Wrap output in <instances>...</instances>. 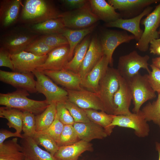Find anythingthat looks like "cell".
<instances>
[{
  "mask_svg": "<svg viewBox=\"0 0 160 160\" xmlns=\"http://www.w3.org/2000/svg\"><path fill=\"white\" fill-rule=\"evenodd\" d=\"M22 7L20 20L29 25L59 18L61 13L48 0H26Z\"/></svg>",
  "mask_w": 160,
  "mask_h": 160,
  "instance_id": "obj_1",
  "label": "cell"
},
{
  "mask_svg": "<svg viewBox=\"0 0 160 160\" xmlns=\"http://www.w3.org/2000/svg\"><path fill=\"white\" fill-rule=\"evenodd\" d=\"M29 95L28 91L21 89L5 94L0 93V105L23 112H30L35 116L42 113L49 105L46 100L40 101L31 99L28 97Z\"/></svg>",
  "mask_w": 160,
  "mask_h": 160,
  "instance_id": "obj_2",
  "label": "cell"
},
{
  "mask_svg": "<svg viewBox=\"0 0 160 160\" xmlns=\"http://www.w3.org/2000/svg\"><path fill=\"white\" fill-rule=\"evenodd\" d=\"M119 74L117 69L108 67L101 79L96 93L106 113L113 115L115 106L113 97L119 87Z\"/></svg>",
  "mask_w": 160,
  "mask_h": 160,
  "instance_id": "obj_3",
  "label": "cell"
},
{
  "mask_svg": "<svg viewBox=\"0 0 160 160\" xmlns=\"http://www.w3.org/2000/svg\"><path fill=\"white\" fill-rule=\"evenodd\" d=\"M127 81L132 93L134 105L132 111L137 113L145 103L156 97V92L151 87L147 74L142 75L139 72Z\"/></svg>",
  "mask_w": 160,
  "mask_h": 160,
  "instance_id": "obj_4",
  "label": "cell"
},
{
  "mask_svg": "<svg viewBox=\"0 0 160 160\" xmlns=\"http://www.w3.org/2000/svg\"><path fill=\"white\" fill-rule=\"evenodd\" d=\"M36 80L37 92L43 94L49 105L52 103L65 102L68 100V93L55 84L41 71L36 70L33 72Z\"/></svg>",
  "mask_w": 160,
  "mask_h": 160,
  "instance_id": "obj_5",
  "label": "cell"
},
{
  "mask_svg": "<svg viewBox=\"0 0 160 160\" xmlns=\"http://www.w3.org/2000/svg\"><path fill=\"white\" fill-rule=\"evenodd\" d=\"M150 57L142 56L136 51L120 56L119 59L117 70L119 75L127 81L139 73L141 68L145 69L149 73L148 62Z\"/></svg>",
  "mask_w": 160,
  "mask_h": 160,
  "instance_id": "obj_6",
  "label": "cell"
},
{
  "mask_svg": "<svg viewBox=\"0 0 160 160\" xmlns=\"http://www.w3.org/2000/svg\"><path fill=\"white\" fill-rule=\"evenodd\" d=\"M59 17L66 28L77 29L89 27L99 20L92 11L89 0L82 7L61 13Z\"/></svg>",
  "mask_w": 160,
  "mask_h": 160,
  "instance_id": "obj_7",
  "label": "cell"
},
{
  "mask_svg": "<svg viewBox=\"0 0 160 160\" xmlns=\"http://www.w3.org/2000/svg\"><path fill=\"white\" fill-rule=\"evenodd\" d=\"M141 24L144 25V29L136 45L138 50L145 52L148 50L151 41L159 38L160 36L157 30L160 24V3L152 12L143 20Z\"/></svg>",
  "mask_w": 160,
  "mask_h": 160,
  "instance_id": "obj_8",
  "label": "cell"
},
{
  "mask_svg": "<svg viewBox=\"0 0 160 160\" xmlns=\"http://www.w3.org/2000/svg\"><path fill=\"white\" fill-rule=\"evenodd\" d=\"M147 122L140 110L129 115H115L111 126L132 129L137 136L144 138L149 135L150 132Z\"/></svg>",
  "mask_w": 160,
  "mask_h": 160,
  "instance_id": "obj_9",
  "label": "cell"
},
{
  "mask_svg": "<svg viewBox=\"0 0 160 160\" xmlns=\"http://www.w3.org/2000/svg\"><path fill=\"white\" fill-rule=\"evenodd\" d=\"M38 35L33 33L12 31L4 35L1 39V47L11 55L24 51L28 46L38 38Z\"/></svg>",
  "mask_w": 160,
  "mask_h": 160,
  "instance_id": "obj_10",
  "label": "cell"
},
{
  "mask_svg": "<svg viewBox=\"0 0 160 160\" xmlns=\"http://www.w3.org/2000/svg\"><path fill=\"white\" fill-rule=\"evenodd\" d=\"M66 89L68 93V100L80 108L105 112L104 106L96 93L83 88L79 90Z\"/></svg>",
  "mask_w": 160,
  "mask_h": 160,
  "instance_id": "obj_11",
  "label": "cell"
},
{
  "mask_svg": "<svg viewBox=\"0 0 160 160\" xmlns=\"http://www.w3.org/2000/svg\"><path fill=\"white\" fill-rule=\"evenodd\" d=\"M134 39L135 37L133 35L121 31H109L103 34L100 41L109 65L113 64L112 56L116 49L120 44Z\"/></svg>",
  "mask_w": 160,
  "mask_h": 160,
  "instance_id": "obj_12",
  "label": "cell"
},
{
  "mask_svg": "<svg viewBox=\"0 0 160 160\" xmlns=\"http://www.w3.org/2000/svg\"><path fill=\"white\" fill-rule=\"evenodd\" d=\"M47 55L38 56L23 51L11 55L15 72L33 73L46 61Z\"/></svg>",
  "mask_w": 160,
  "mask_h": 160,
  "instance_id": "obj_13",
  "label": "cell"
},
{
  "mask_svg": "<svg viewBox=\"0 0 160 160\" xmlns=\"http://www.w3.org/2000/svg\"><path fill=\"white\" fill-rule=\"evenodd\" d=\"M33 73H25L0 70V80L17 89L25 90L28 92H37L36 81Z\"/></svg>",
  "mask_w": 160,
  "mask_h": 160,
  "instance_id": "obj_14",
  "label": "cell"
},
{
  "mask_svg": "<svg viewBox=\"0 0 160 160\" xmlns=\"http://www.w3.org/2000/svg\"><path fill=\"white\" fill-rule=\"evenodd\" d=\"M119 79V87L113 97V115H129L132 113L129 110L132 99L131 89L128 81L120 75Z\"/></svg>",
  "mask_w": 160,
  "mask_h": 160,
  "instance_id": "obj_15",
  "label": "cell"
},
{
  "mask_svg": "<svg viewBox=\"0 0 160 160\" xmlns=\"http://www.w3.org/2000/svg\"><path fill=\"white\" fill-rule=\"evenodd\" d=\"M69 44L55 48L48 54L47 57L42 65L37 70L56 71L64 69L69 61Z\"/></svg>",
  "mask_w": 160,
  "mask_h": 160,
  "instance_id": "obj_16",
  "label": "cell"
},
{
  "mask_svg": "<svg viewBox=\"0 0 160 160\" xmlns=\"http://www.w3.org/2000/svg\"><path fill=\"white\" fill-rule=\"evenodd\" d=\"M104 55L100 41L96 36H94L91 40L89 47L78 73L81 78L82 81Z\"/></svg>",
  "mask_w": 160,
  "mask_h": 160,
  "instance_id": "obj_17",
  "label": "cell"
},
{
  "mask_svg": "<svg viewBox=\"0 0 160 160\" xmlns=\"http://www.w3.org/2000/svg\"><path fill=\"white\" fill-rule=\"evenodd\" d=\"M42 72L57 83L65 87L66 89L79 90L83 88L81 86L82 79L78 73L65 69Z\"/></svg>",
  "mask_w": 160,
  "mask_h": 160,
  "instance_id": "obj_18",
  "label": "cell"
},
{
  "mask_svg": "<svg viewBox=\"0 0 160 160\" xmlns=\"http://www.w3.org/2000/svg\"><path fill=\"white\" fill-rule=\"evenodd\" d=\"M152 9V7L148 6L139 15L133 18L129 19L120 18L113 21L106 23L105 25L108 27H116L126 30L131 33L138 41L143 31L140 27L141 20L145 16L151 13Z\"/></svg>",
  "mask_w": 160,
  "mask_h": 160,
  "instance_id": "obj_19",
  "label": "cell"
},
{
  "mask_svg": "<svg viewBox=\"0 0 160 160\" xmlns=\"http://www.w3.org/2000/svg\"><path fill=\"white\" fill-rule=\"evenodd\" d=\"M22 4L21 0L1 1L0 23L2 27H8L16 22Z\"/></svg>",
  "mask_w": 160,
  "mask_h": 160,
  "instance_id": "obj_20",
  "label": "cell"
},
{
  "mask_svg": "<svg viewBox=\"0 0 160 160\" xmlns=\"http://www.w3.org/2000/svg\"><path fill=\"white\" fill-rule=\"evenodd\" d=\"M109 65L104 55L82 81L81 87L97 93L100 81L106 72Z\"/></svg>",
  "mask_w": 160,
  "mask_h": 160,
  "instance_id": "obj_21",
  "label": "cell"
},
{
  "mask_svg": "<svg viewBox=\"0 0 160 160\" xmlns=\"http://www.w3.org/2000/svg\"><path fill=\"white\" fill-rule=\"evenodd\" d=\"M73 126L80 140L89 142L94 139H103L108 136L102 127L91 121L75 123Z\"/></svg>",
  "mask_w": 160,
  "mask_h": 160,
  "instance_id": "obj_22",
  "label": "cell"
},
{
  "mask_svg": "<svg viewBox=\"0 0 160 160\" xmlns=\"http://www.w3.org/2000/svg\"><path fill=\"white\" fill-rule=\"evenodd\" d=\"M93 150L91 143L81 140L72 145L60 147L54 156L56 160H78L84 152Z\"/></svg>",
  "mask_w": 160,
  "mask_h": 160,
  "instance_id": "obj_23",
  "label": "cell"
},
{
  "mask_svg": "<svg viewBox=\"0 0 160 160\" xmlns=\"http://www.w3.org/2000/svg\"><path fill=\"white\" fill-rule=\"evenodd\" d=\"M23 137L20 143L26 157L32 160H56L50 153L40 148L32 137Z\"/></svg>",
  "mask_w": 160,
  "mask_h": 160,
  "instance_id": "obj_24",
  "label": "cell"
},
{
  "mask_svg": "<svg viewBox=\"0 0 160 160\" xmlns=\"http://www.w3.org/2000/svg\"><path fill=\"white\" fill-rule=\"evenodd\" d=\"M89 2L92 11L99 20L108 23L120 18V15L105 0H89Z\"/></svg>",
  "mask_w": 160,
  "mask_h": 160,
  "instance_id": "obj_25",
  "label": "cell"
},
{
  "mask_svg": "<svg viewBox=\"0 0 160 160\" xmlns=\"http://www.w3.org/2000/svg\"><path fill=\"white\" fill-rule=\"evenodd\" d=\"M26 157L17 137L0 145V160H25Z\"/></svg>",
  "mask_w": 160,
  "mask_h": 160,
  "instance_id": "obj_26",
  "label": "cell"
},
{
  "mask_svg": "<svg viewBox=\"0 0 160 160\" xmlns=\"http://www.w3.org/2000/svg\"><path fill=\"white\" fill-rule=\"evenodd\" d=\"M66 28L60 17L30 25L29 27V30L32 33L42 35L53 33L61 34Z\"/></svg>",
  "mask_w": 160,
  "mask_h": 160,
  "instance_id": "obj_27",
  "label": "cell"
},
{
  "mask_svg": "<svg viewBox=\"0 0 160 160\" xmlns=\"http://www.w3.org/2000/svg\"><path fill=\"white\" fill-rule=\"evenodd\" d=\"M95 27V26L92 25L81 29H73L66 28L63 31L61 34L67 39L69 46V61L72 58L76 46L85 36L92 32Z\"/></svg>",
  "mask_w": 160,
  "mask_h": 160,
  "instance_id": "obj_28",
  "label": "cell"
},
{
  "mask_svg": "<svg viewBox=\"0 0 160 160\" xmlns=\"http://www.w3.org/2000/svg\"><path fill=\"white\" fill-rule=\"evenodd\" d=\"M91 40L90 36H86L76 46L72 58L68 61L64 69L78 73L89 47Z\"/></svg>",
  "mask_w": 160,
  "mask_h": 160,
  "instance_id": "obj_29",
  "label": "cell"
},
{
  "mask_svg": "<svg viewBox=\"0 0 160 160\" xmlns=\"http://www.w3.org/2000/svg\"><path fill=\"white\" fill-rule=\"evenodd\" d=\"M89 120L102 127L108 136L111 135L115 127L111 124L114 115L108 114L103 111L92 109H84Z\"/></svg>",
  "mask_w": 160,
  "mask_h": 160,
  "instance_id": "obj_30",
  "label": "cell"
},
{
  "mask_svg": "<svg viewBox=\"0 0 160 160\" xmlns=\"http://www.w3.org/2000/svg\"><path fill=\"white\" fill-rule=\"evenodd\" d=\"M23 112L12 108L4 106L0 107V117L6 119L7 124L10 128L21 133L22 131Z\"/></svg>",
  "mask_w": 160,
  "mask_h": 160,
  "instance_id": "obj_31",
  "label": "cell"
},
{
  "mask_svg": "<svg viewBox=\"0 0 160 160\" xmlns=\"http://www.w3.org/2000/svg\"><path fill=\"white\" fill-rule=\"evenodd\" d=\"M56 112V103H52L42 113L35 116L36 132H42L47 129L53 122Z\"/></svg>",
  "mask_w": 160,
  "mask_h": 160,
  "instance_id": "obj_32",
  "label": "cell"
},
{
  "mask_svg": "<svg viewBox=\"0 0 160 160\" xmlns=\"http://www.w3.org/2000/svg\"><path fill=\"white\" fill-rule=\"evenodd\" d=\"M140 111L147 122L152 121L160 128V93L156 101L148 102Z\"/></svg>",
  "mask_w": 160,
  "mask_h": 160,
  "instance_id": "obj_33",
  "label": "cell"
},
{
  "mask_svg": "<svg viewBox=\"0 0 160 160\" xmlns=\"http://www.w3.org/2000/svg\"><path fill=\"white\" fill-rule=\"evenodd\" d=\"M159 1L157 0H108L107 1L115 9L129 10L147 6Z\"/></svg>",
  "mask_w": 160,
  "mask_h": 160,
  "instance_id": "obj_34",
  "label": "cell"
},
{
  "mask_svg": "<svg viewBox=\"0 0 160 160\" xmlns=\"http://www.w3.org/2000/svg\"><path fill=\"white\" fill-rule=\"evenodd\" d=\"M33 138L38 145L44 147L47 151L53 156L59 148L55 140L46 133L36 132Z\"/></svg>",
  "mask_w": 160,
  "mask_h": 160,
  "instance_id": "obj_35",
  "label": "cell"
},
{
  "mask_svg": "<svg viewBox=\"0 0 160 160\" xmlns=\"http://www.w3.org/2000/svg\"><path fill=\"white\" fill-rule=\"evenodd\" d=\"M80 140L73 125H64L57 144L60 147L72 145Z\"/></svg>",
  "mask_w": 160,
  "mask_h": 160,
  "instance_id": "obj_36",
  "label": "cell"
},
{
  "mask_svg": "<svg viewBox=\"0 0 160 160\" xmlns=\"http://www.w3.org/2000/svg\"><path fill=\"white\" fill-rule=\"evenodd\" d=\"M34 114L28 112H23L22 130L23 136L33 137L36 132V121Z\"/></svg>",
  "mask_w": 160,
  "mask_h": 160,
  "instance_id": "obj_37",
  "label": "cell"
},
{
  "mask_svg": "<svg viewBox=\"0 0 160 160\" xmlns=\"http://www.w3.org/2000/svg\"><path fill=\"white\" fill-rule=\"evenodd\" d=\"M54 49L48 46L39 38L31 42L24 51L37 56H43L47 55Z\"/></svg>",
  "mask_w": 160,
  "mask_h": 160,
  "instance_id": "obj_38",
  "label": "cell"
},
{
  "mask_svg": "<svg viewBox=\"0 0 160 160\" xmlns=\"http://www.w3.org/2000/svg\"><path fill=\"white\" fill-rule=\"evenodd\" d=\"M65 104L75 123H86L91 121L84 109L80 108L68 100L65 102Z\"/></svg>",
  "mask_w": 160,
  "mask_h": 160,
  "instance_id": "obj_39",
  "label": "cell"
},
{
  "mask_svg": "<svg viewBox=\"0 0 160 160\" xmlns=\"http://www.w3.org/2000/svg\"><path fill=\"white\" fill-rule=\"evenodd\" d=\"M39 38L48 46L54 48L69 44L67 39L61 34L43 35Z\"/></svg>",
  "mask_w": 160,
  "mask_h": 160,
  "instance_id": "obj_40",
  "label": "cell"
},
{
  "mask_svg": "<svg viewBox=\"0 0 160 160\" xmlns=\"http://www.w3.org/2000/svg\"><path fill=\"white\" fill-rule=\"evenodd\" d=\"M56 111L59 120L64 125H73L75 123L69 111L66 107L65 102L57 103Z\"/></svg>",
  "mask_w": 160,
  "mask_h": 160,
  "instance_id": "obj_41",
  "label": "cell"
},
{
  "mask_svg": "<svg viewBox=\"0 0 160 160\" xmlns=\"http://www.w3.org/2000/svg\"><path fill=\"white\" fill-rule=\"evenodd\" d=\"M64 126L59 120L56 113L55 119L52 124L47 129L42 132L49 135L57 144Z\"/></svg>",
  "mask_w": 160,
  "mask_h": 160,
  "instance_id": "obj_42",
  "label": "cell"
},
{
  "mask_svg": "<svg viewBox=\"0 0 160 160\" xmlns=\"http://www.w3.org/2000/svg\"><path fill=\"white\" fill-rule=\"evenodd\" d=\"M150 66L152 71L147 74L148 81L153 90L160 93V69L152 64Z\"/></svg>",
  "mask_w": 160,
  "mask_h": 160,
  "instance_id": "obj_43",
  "label": "cell"
},
{
  "mask_svg": "<svg viewBox=\"0 0 160 160\" xmlns=\"http://www.w3.org/2000/svg\"><path fill=\"white\" fill-rule=\"evenodd\" d=\"M11 54L4 48H0V66L6 67L14 71L13 64L11 59Z\"/></svg>",
  "mask_w": 160,
  "mask_h": 160,
  "instance_id": "obj_44",
  "label": "cell"
},
{
  "mask_svg": "<svg viewBox=\"0 0 160 160\" xmlns=\"http://www.w3.org/2000/svg\"><path fill=\"white\" fill-rule=\"evenodd\" d=\"M61 1L68 7L73 10L81 8L85 5L88 1L86 0H63Z\"/></svg>",
  "mask_w": 160,
  "mask_h": 160,
  "instance_id": "obj_45",
  "label": "cell"
},
{
  "mask_svg": "<svg viewBox=\"0 0 160 160\" xmlns=\"http://www.w3.org/2000/svg\"><path fill=\"white\" fill-rule=\"evenodd\" d=\"M12 137H18L21 138L24 137L22 134L16 132H13L7 129H1L0 130V145L4 143V140L6 139Z\"/></svg>",
  "mask_w": 160,
  "mask_h": 160,
  "instance_id": "obj_46",
  "label": "cell"
},
{
  "mask_svg": "<svg viewBox=\"0 0 160 160\" xmlns=\"http://www.w3.org/2000/svg\"><path fill=\"white\" fill-rule=\"evenodd\" d=\"M150 53L160 55V38L154 39L150 42Z\"/></svg>",
  "mask_w": 160,
  "mask_h": 160,
  "instance_id": "obj_47",
  "label": "cell"
},
{
  "mask_svg": "<svg viewBox=\"0 0 160 160\" xmlns=\"http://www.w3.org/2000/svg\"><path fill=\"white\" fill-rule=\"evenodd\" d=\"M155 148L159 155L158 160H160V143L157 142H156Z\"/></svg>",
  "mask_w": 160,
  "mask_h": 160,
  "instance_id": "obj_48",
  "label": "cell"
},
{
  "mask_svg": "<svg viewBox=\"0 0 160 160\" xmlns=\"http://www.w3.org/2000/svg\"><path fill=\"white\" fill-rule=\"evenodd\" d=\"M152 64L160 69V61L156 60L155 58L152 59Z\"/></svg>",
  "mask_w": 160,
  "mask_h": 160,
  "instance_id": "obj_49",
  "label": "cell"
},
{
  "mask_svg": "<svg viewBox=\"0 0 160 160\" xmlns=\"http://www.w3.org/2000/svg\"><path fill=\"white\" fill-rule=\"evenodd\" d=\"M155 58L157 60L160 61V56L159 57H157Z\"/></svg>",
  "mask_w": 160,
  "mask_h": 160,
  "instance_id": "obj_50",
  "label": "cell"
},
{
  "mask_svg": "<svg viewBox=\"0 0 160 160\" xmlns=\"http://www.w3.org/2000/svg\"><path fill=\"white\" fill-rule=\"evenodd\" d=\"M159 27V30L158 31V33L159 34V35H160V24Z\"/></svg>",
  "mask_w": 160,
  "mask_h": 160,
  "instance_id": "obj_51",
  "label": "cell"
},
{
  "mask_svg": "<svg viewBox=\"0 0 160 160\" xmlns=\"http://www.w3.org/2000/svg\"><path fill=\"white\" fill-rule=\"evenodd\" d=\"M25 160H31V159H30V158H28L26 157Z\"/></svg>",
  "mask_w": 160,
  "mask_h": 160,
  "instance_id": "obj_52",
  "label": "cell"
},
{
  "mask_svg": "<svg viewBox=\"0 0 160 160\" xmlns=\"http://www.w3.org/2000/svg\"></svg>",
  "mask_w": 160,
  "mask_h": 160,
  "instance_id": "obj_53",
  "label": "cell"
}]
</instances>
